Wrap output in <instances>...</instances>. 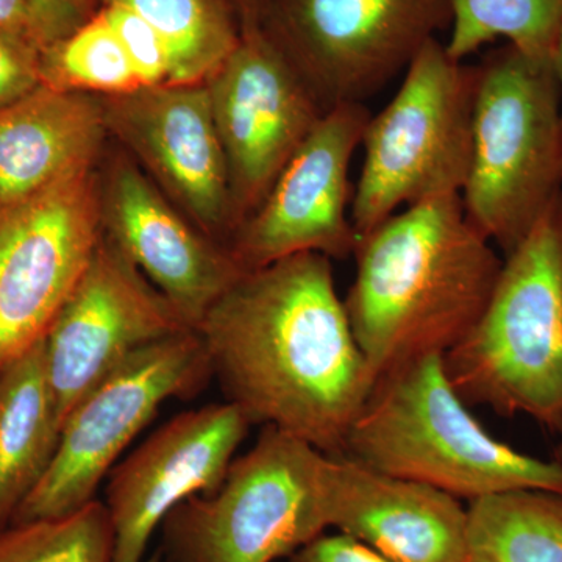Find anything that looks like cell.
I'll use <instances>...</instances> for the list:
<instances>
[{
  "label": "cell",
  "instance_id": "cell-1",
  "mask_svg": "<svg viewBox=\"0 0 562 562\" xmlns=\"http://www.w3.org/2000/svg\"><path fill=\"white\" fill-rule=\"evenodd\" d=\"M195 331L225 402L250 425L344 457L375 379L336 292L330 258L294 255L244 273Z\"/></svg>",
  "mask_w": 562,
  "mask_h": 562
},
{
  "label": "cell",
  "instance_id": "cell-2",
  "mask_svg": "<svg viewBox=\"0 0 562 562\" xmlns=\"http://www.w3.org/2000/svg\"><path fill=\"white\" fill-rule=\"evenodd\" d=\"M347 319L373 379L446 355L482 319L503 261L461 194L403 209L358 239Z\"/></svg>",
  "mask_w": 562,
  "mask_h": 562
},
{
  "label": "cell",
  "instance_id": "cell-3",
  "mask_svg": "<svg viewBox=\"0 0 562 562\" xmlns=\"http://www.w3.org/2000/svg\"><path fill=\"white\" fill-rule=\"evenodd\" d=\"M447 376L442 355L384 373L347 432L344 457L375 471L479 501L513 491L562 494V464L484 430Z\"/></svg>",
  "mask_w": 562,
  "mask_h": 562
},
{
  "label": "cell",
  "instance_id": "cell-4",
  "mask_svg": "<svg viewBox=\"0 0 562 562\" xmlns=\"http://www.w3.org/2000/svg\"><path fill=\"white\" fill-rule=\"evenodd\" d=\"M443 366L468 405L562 435V192L506 255L486 312Z\"/></svg>",
  "mask_w": 562,
  "mask_h": 562
},
{
  "label": "cell",
  "instance_id": "cell-5",
  "mask_svg": "<svg viewBox=\"0 0 562 562\" xmlns=\"http://www.w3.org/2000/svg\"><path fill=\"white\" fill-rule=\"evenodd\" d=\"M476 68L462 205L473 227L508 255L562 192L560 85L553 60L528 57L512 44Z\"/></svg>",
  "mask_w": 562,
  "mask_h": 562
},
{
  "label": "cell",
  "instance_id": "cell-6",
  "mask_svg": "<svg viewBox=\"0 0 562 562\" xmlns=\"http://www.w3.org/2000/svg\"><path fill=\"white\" fill-rule=\"evenodd\" d=\"M328 457L295 436L262 428L233 460L213 494L195 495L166 517L168 562H273L330 527Z\"/></svg>",
  "mask_w": 562,
  "mask_h": 562
},
{
  "label": "cell",
  "instance_id": "cell-7",
  "mask_svg": "<svg viewBox=\"0 0 562 562\" xmlns=\"http://www.w3.org/2000/svg\"><path fill=\"white\" fill-rule=\"evenodd\" d=\"M476 83L479 68L454 60L438 38L414 58L362 138L350 205L358 239L403 209L461 194L471 171Z\"/></svg>",
  "mask_w": 562,
  "mask_h": 562
},
{
  "label": "cell",
  "instance_id": "cell-8",
  "mask_svg": "<svg viewBox=\"0 0 562 562\" xmlns=\"http://www.w3.org/2000/svg\"><path fill=\"white\" fill-rule=\"evenodd\" d=\"M211 376L195 330L133 351L74 406L49 465L10 524L65 516L94 501L99 484L162 403L199 394Z\"/></svg>",
  "mask_w": 562,
  "mask_h": 562
},
{
  "label": "cell",
  "instance_id": "cell-9",
  "mask_svg": "<svg viewBox=\"0 0 562 562\" xmlns=\"http://www.w3.org/2000/svg\"><path fill=\"white\" fill-rule=\"evenodd\" d=\"M452 20V0H268L261 29L328 111L366 103Z\"/></svg>",
  "mask_w": 562,
  "mask_h": 562
},
{
  "label": "cell",
  "instance_id": "cell-10",
  "mask_svg": "<svg viewBox=\"0 0 562 562\" xmlns=\"http://www.w3.org/2000/svg\"><path fill=\"white\" fill-rule=\"evenodd\" d=\"M101 236L95 168L0 199V371L43 341Z\"/></svg>",
  "mask_w": 562,
  "mask_h": 562
},
{
  "label": "cell",
  "instance_id": "cell-11",
  "mask_svg": "<svg viewBox=\"0 0 562 562\" xmlns=\"http://www.w3.org/2000/svg\"><path fill=\"white\" fill-rule=\"evenodd\" d=\"M205 85L238 228L265 201L325 111L261 27L243 31L238 46Z\"/></svg>",
  "mask_w": 562,
  "mask_h": 562
},
{
  "label": "cell",
  "instance_id": "cell-12",
  "mask_svg": "<svg viewBox=\"0 0 562 562\" xmlns=\"http://www.w3.org/2000/svg\"><path fill=\"white\" fill-rule=\"evenodd\" d=\"M187 330L194 328L102 233L44 336L47 382L60 431L81 397L128 355Z\"/></svg>",
  "mask_w": 562,
  "mask_h": 562
},
{
  "label": "cell",
  "instance_id": "cell-13",
  "mask_svg": "<svg viewBox=\"0 0 562 562\" xmlns=\"http://www.w3.org/2000/svg\"><path fill=\"white\" fill-rule=\"evenodd\" d=\"M371 117L366 103L325 111L261 205L233 233L227 246L244 271L301 254L330 260L355 254L349 172Z\"/></svg>",
  "mask_w": 562,
  "mask_h": 562
},
{
  "label": "cell",
  "instance_id": "cell-14",
  "mask_svg": "<svg viewBox=\"0 0 562 562\" xmlns=\"http://www.w3.org/2000/svg\"><path fill=\"white\" fill-rule=\"evenodd\" d=\"M102 103L109 135L181 213L228 244L236 231L231 177L205 81L139 88Z\"/></svg>",
  "mask_w": 562,
  "mask_h": 562
},
{
  "label": "cell",
  "instance_id": "cell-15",
  "mask_svg": "<svg viewBox=\"0 0 562 562\" xmlns=\"http://www.w3.org/2000/svg\"><path fill=\"white\" fill-rule=\"evenodd\" d=\"M250 427L232 403H213L172 417L114 465L105 491L110 562H143L173 508L221 486Z\"/></svg>",
  "mask_w": 562,
  "mask_h": 562
},
{
  "label": "cell",
  "instance_id": "cell-16",
  "mask_svg": "<svg viewBox=\"0 0 562 562\" xmlns=\"http://www.w3.org/2000/svg\"><path fill=\"white\" fill-rule=\"evenodd\" d=\"M102 233L191 328L246 271L124 155L99 173Z\"/></svg>",
  "mask_w": 562,
  "mask_h": 562
},
{
  "label": "cell",
  "instance_id": "cell-17",
  "mask_svg": "<svg viewBox=\"0 0 562 562\" xmlns=\"http://www.w3.org/2000/svg\"><path fill=\"white\" fill-rule=\"evenodd\" d=\"M330 527L392 562H471L468 509L428 484L328 457Z\"/></svg>",
  "mask_w": 562,
  "mask_h": 562
},
{
  "label": "cell",
  "instance_id": "cell-18",
  "mask_svg": "<svg viewBox=\"0 0 562 562\" xmlns=\"http://www.w3.org/2000/svg\"><path fill=\"white\" fill-rule=\"evenodd\" d=\"M106 136L102 98L40 85L0 109V199L95 168Z\"/></svg>",
  "mask_w": 562,
  "mask_h": 562
},
{
  "label": "cell",
  "instance_id": "cell-19",
  "mask_svg": "<svg viewBox=\"0 0 562 562\" xmlns=\"http://www.w3.org/2000/svg\"><path fill=\"white\" fill-rule=\"evenodd\" d=\"M58 436L43 339L0 371V530L46 471Z\"/></svg>",
  "mask_w": 562,
  "mask_h": 562
},
{
  "label": "cell",
  "instance_id": "cell-20",
  "mask_svg": "<svg viewBox=\"0 0 562 562\" xmlns=\"http://www.w3.org/2000/svg\"><path fill=\"white\" fill-rule=\"evenodd\" d=\"M471 562H562V494L513 491L471 502Z\"/></svg>",
  "mask_w": 562,
  "mask_h": 562
},
{
  "label": "cell",
  "instance_id": "cell-21",
  "mask_svg": "<svg viewBox=\"0 0 562 562\" xmlns=\"http://www.w3.org/2000/svg\"><path fill=\"white\" fill-rule=\"evenodd\" d=\"M127 7L155 29L171 58V83L209 79L241 40L227 0H102Z\"/></svg>",
  "mask_w": 562,
  "mask_h": 562
},
{
  "label": "cell",
  "instance_id": "cell-22",
  "mask_svg": "<svg viewBox=\"0 0 562 562\" xmlns=\"http://www.w3.org/2000/svg\"><path fill=\"white\" fill-rule=\"evenodd\" d=\"M446 47L464 61L486 44H506L538 60H553L562 33V0H452Z\"/></svg>",
  "mask_w": 562,
  "mask_h": 562
},
{
  "label": "cell",
  "instance_id": "cell-23",
  "mask_svg": "<svg viewBox=\"0 0 562 562\" xmlns=\"http://www.w3.org/2000/svg\"><path fill=\"white\" fill-rule=\"evenodd\" d=\"M41 85L99 98L143 88L101 11L69 36L41 52Z\"/></svg>",
  "mask_w": 562,
  "mask_h": 562
},
{
  "label": "cell",
  "instance_id": "cell-24",
  "mask_svg": "<svg viewBox=\"0 0 562 562\" xmlns=\"http://www.w3.org/2000/svg\"><path fill=\"white\" fill-rule=\"evenodd\" d=\"M111 553L113 528L105 503L98 501L0 530V562H110Z\"/></svg>",
  "mask_w": 562,
  "mask_h": 562
},
{
  "label": "cell",
  "instance_id": "cell-25",
  "mask_svg": "<svg viewBox=\"0 0 562 562\" xmlns=\"http://www.w3.org/2000/svg\"><path fill=\"white\" fill-rule=\"evenodd\" d=\"M90 20L85 0H0V33L41 52Z\"/></svg>",
  "mask_w": 562,
  "mask_h": 562
},
{
  "label": "cell",
  "instance_id": "cell-26",
  "mask_svg": "<svg viewBox=\"0 0 562 562\" xmlns=\"http://www.w3.org/2000/svg\"><path fill=\"white\" fill-rule=\"evenodd\" d=\"M101 13L124 47L143 88L171 83V58L160 33L124 5L106 3Z\"/></svg>",
  "mask_w": 562,
  "mask_h": 562
},
{
  "label": "cell",
  "instance_id": "cell-27",
  "mask_svg": "<svg viewBox=\"0 0 562 562\" xmlns=\"http://www.w3.org/2000/svg\"><path fill=\"white\" fill-rule=\"evenodd\" d=\"M41 85V50L0 33V109L20 101Z\"/></svg>",
  "mask_w": 562,
  "mask_h": 562
},
{
  "label": "cell",
  "instance_id": "cell-28",
  "mask_svg": "<svg viewBox=\"0 0 562 562\" xmlns=\"http://www.w3.org/2000/svg\"><path fill=\"white\" fill-rule=\"evenodd\" d=\"M290 562H392L382 553L366 546L351 536L321 535L312 542L303 546L294 554Z\"/></svg>",
  "mask_w": 562,
  "mask_h": 562
},
{
  "label": "cell",
  "instance_id": "cell-29",
  "mask_svg": "<svg viewBox=\"0 0 562 562\" xmlns=\"http://www.w3.org/2000/svg\"><path fill=\"white\" fill-rule=\"evenodd\" d=\"M227 2L238 14L243 31L261 27L262 14H265L268 0H227Z\"/></svg>",
  "mask_w": 562,
  "mask_h": 562
},
{
  "label": "cell",
  "instance_id": "cell-30",
  "mask_svg": "<svg viewBox=\"0 0 562 562\" xmlns=\"http://www.w3.org/2000/svg\"><path fill=\"white\" fill-rule=\"evenodd\" d=\"M553 68H554V74H557L558 85H560L561 125H562V33H561L560 40H558L557 47H554Z\"/></svg>",
  "mask_w": 562,
  "mask_h": 562
},
{
  "label": "cell",
  "instance_id": "cell-31",
  "mask_svg": "<svg viewBox=\"0 0 562 562\" xmlns=\"http://www.w3.org/2000/svg\"><path fill=\"white\" fill-rule=\"evenodd\" d=\"M553 460L560 462L562 464V441L554 447L553 450Z\"/></svg>",
  "mask_w": 562,
  "mask_h": 562
},
{
  "label": "cell",
  "instance_id": "cell-32",
  "mask_svg": "<svg viewBox=\"0 0 562 562\" xmlns=\"http://www.w3.org/2000/svg\"><path fill=\"white\" fill-rule=\"evenodd\" d=\"M143 562H161V561H160V557H154V558H150V560L143 561Z\"/></svg>",
  "mask_w": 562,
  "mask_h": 562
}]
</instances>
